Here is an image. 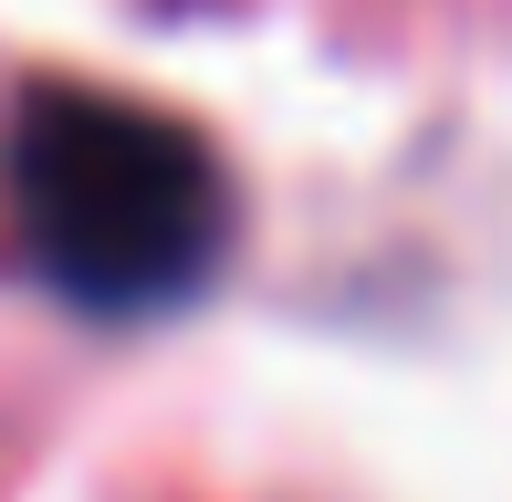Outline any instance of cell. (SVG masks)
<instances>
[{"mask_svg": "<svg viewBox=\"0 0 512 502\" xmlns=\"http://www.w3.org/2000/svg\"><path fill=\"white\" fill-rule=\"evenodd\" d=\"M11 210L63 293L157 304L220 251V168L168 116H136L115 95H53L11 136Z\"/></svg>", "mask_w": 512, "mask_h": 502, "instance_id": "obj_1", "label": "cell"}]
</instances>
